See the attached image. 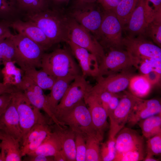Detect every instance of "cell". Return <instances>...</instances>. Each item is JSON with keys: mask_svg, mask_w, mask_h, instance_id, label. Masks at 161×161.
I'll return each instance as SVG.
<instances>
[{"mask_svg": "<svg viewBox=\"0 0 161 161\" xmlns=\"http://www.w3.org/2000/svg\"><path fill=\"white\" fill-rule=\"evenodd\" d=\"M6 156L4 151L1 149L0 153V161H6Z\"/></svg>", "mask_w": 161, "mask_h": 161, "instance_id": "9f6ffc18", "label": "cell"}, {"mask_svg": "<svg viewBox=\"0 0 161 161\" xmlns=\"http://www.w3.org/2000/svg\"><path fill=\"white\" fill-rule=\"evenodd\" d=\"M122 29L114 11H104L101 24L95 37L104 49H122Z\"/></svg>", "mask_w": 161, "mask_h": 161, "instance_id": "52a82bcc", "label": "cell"}, {"mask_svg": "<svg viewBox=\"0 0 161 161\" xmlns=\"http://www.w3.org/2000/svg\"><path fill=\"white\" fill-rule=\"evenodd\" d=\"M12 99L18 116L23 134L22 140L35 125H49L47 118L42 114L40 110L31 103L21 90L13 93Z\"/></svg>", "mask_w": 161, "mask_h": 161, "instance_id": "5b68a950", "label": "cell"}, {"mask_svg": "<svg viewBox=\"0 0 161 161\" xmlns=\"http://www.w3.org/2000/svg\"><path fill=\"white\" fill-rule=\"evenodd\" d=\"M19 14L36 12L49 8L47 0H9Z\"/></svg>", "mask_w": 161, "mask_h": 161, "instance_id": "d4e9b609", "label": "cell"}, {"mask_svg": "<svg viewBox=\"0 0 161 161\" xmlns=\"http://www.w3.org/2000/svg\"><path fill=\"white\" fill-rule=\"evenodd\" d=\"M52 131L49 125H46L38 137L29 144L21 147L22 157L27 155L37 149Z\"/></svg>", "mask_w": 161, "mask_h": 161, "instance_id": "e575fe53", "label": "cell"}, {"mask_svg": "<svg viewBox=\"0 0 161 161\" xmlns=\"http://www.w3.org/2000/svg\"><path fill=\"white\" fill-rule=\"evenodd\" d=\"M103 137L98 134L85 136L86 151L85 161H101L100 145Z\"/></svg>", "mask_w": 161, "mask_h": 161, "instance_id": "4dcf8cb0", "label": "cell"}, {"mask_svg": "<svg viewBox=\"0 0 161 161\" xmlns=\"http://www.w3.org/2000/svg\"><path fill=\"white\" fill-rule=\"evenodd\" d=\"M161 74L155 71L151 72L143 75L152 85L158 83L161 79Z\"/></svg>", "mask_w": 161, "mask_h": 161, "instance_id": "816d5d0a", "label": "cell"}, {"mask_svg": "<svg viewBox=\"0 0 161 161\" xmlns=\"http://www.w3.org/2000/svg\"><path fill=\"white\" fill-rule=\"evenodd\" d=\"M12 98L13 93H5L0 95V117L7 109Z\"/></svg>", "mask_w": 161, "mask_h": 161, "instance_id": "ee69618b", "label": "cell"}, {"mask_svg": "<svg viewBox=\"0 0 161 161\" xmlns=\"http://www.w3.org/2000/svg\"><path fill=\"white\" fill-rule=\"evenodd\" d=\"M24 94L31 103L43 110L52 120L55 118L48 107L46 95L43 90L29 78L24 75L20 83L16 86Z\"/></svg>", "mask_w": 161, "mask_h": 161, "instance_id": "5bb4252c", "label": "cell"}, {"mask_svg": "<svg viewBox=\"0 0 161 161\" xmlns=\"http://www.w3.org/2000/svg\"><path fill=\"white\" fill-rule=\"evenodd\" d=\"M69 46L73 55L78 61L82 75L97 77L98 76L99 63L96 57L86 49L67 40L66 42Z\"/></svg>", "mask_w": 161, "mask_h": 161, "instance_id": "2e32d148", "label": "cell"}, {"mask_svg": "<svg viewBox=\"0 0 161 161\" xmlns=\"http://www.w3.org/2000/svg\"><path fill=\"white\" fill-rule=\"evenodd\" d=\"M24 74L43 90H50L57 79L42 69L40 70L36 68L31 69L25 72Z\"/></svg>", "mask_w": 161, "mask_h": 161, "instance_id": "4316f807", "label": "cell"}, {"mask_svg": "<svg viewBox=\"0 0 161 161\" xmlns=\"http://www.w3.org/2000/svg\"><path fill=\"white\" fill-rule=\"evenodd\" d=\"M76 77L71 76L57 78L50 90V93L46 95L48 107L54 115L58 105Z\"/></svg>", "mask_w": 161, "mask_h": 161, "instance_id": "603a6c76", "label": "cell"}, {"mask_svg": "<svg viewBox=\"0 0 161 161\" xmlns=\"http://www.w3.org/2000/svg\"><path fill=\"white\" fill-rule=\"evenodd\" d=\"M138 0H121L113 11L122 28L127 24Z\"/></svg>", "mask_w": 161, "mask_h": 161, "instance_id": "f546056e", "label": "cell"}, {"mask_svg": "<svg viewBox=\"0 0 161 161\" xmlns=\"http://www.w3.org/2000/svg\"><path fill=\"white\" fill-rule=\"evenodd\" d=\"M19 90L15 86L0 82V95L5 93H13Z\"/></svg>", "mask_w": 161, "mask_h": 161, "instance_id": "f907efd6", "label": "cell"}, {"mask_svg": "<svg viewBox=\"0 0 161 161\" xmlns=\"http://www.w3.org/2000/svg\"><path fill=\"white\" fill-rule=\"evenodd\" d=\"M68 16L67 40L71 41L94 55L99 64L105 55L104 48L91 32L75 21Z\"/></svg>", "mask_w": 161, "mask_h": 161, "instance_id": "9c48e42d", "label": "cell"}, {"mask_svg": "<svg viewBox=\"0 0 161 161\" xmlns=\"http://www.w3.org/2000/svg\"><path fill=\"white\" fill-rule=\"evenodd\" d=\"M84 100L90 112L96 131L103 136L104 131L108 126L106 111L98 98L90 92L86 94Z\"/></svg>", "mask_w": 161, "mask_h": 161, "instance_id": "e0dca14e", "label": "cell"}, {"mask_svg": "<svg viewBox=\"0 0 161 161\" xmlns=\"http://www.w3.org/2000/svg\"><path fill=\"white\" fill-rule=\"evenodd\" d=\"M1 140V149L5 154L6 161L22 160V156L19 140L4 132Z\"/></svg>", "mask_w": 161, "mask_h": 161, "instance_id": "cb8c5ba5", "label": "cell"}, {"mask_svg": "<svg viewBox=\"0 0 161 161\" xmlns=\"http://www.w3.org/2000/svg\"><path fill=\"white\" fill-rule=\"evenodd\" d=\"M19 13L9 0H0V19L11 22Z\"/></svg>", "mask_w": 161, "mask_h": 161, "instance_id": "74e56055", "label": "cell"}, {"mask_svg": "<svg viewBox=\"0 0 161 161\" xmlns=\"http://www.w3.org/2000/svg\"><path fill=\"white\" fill-rule=\"evenodd\" d=\"M24 161H54L53 156H47L41 154L27 155Z\"/></svg>", "mask_w": 161, "mask_h": 161, "instance_id": "681fc988", "label": "cell"}, {"mask_svg": "<svg viewBox=\"0 0 161 161\" xmlns=\"http://www.w3.org/2000/svg\"><path fill=\"white\" fill-rule=\"evenodd\" d=\"M140 63V59L126 50L111 49L99 64L97 77L131 70L134 68L138 69Z\"/></svg>", "mask_w": 161, "mask_h": 161, "instance_id": "8992f818", "label": "cell"}, {"mask_svg": "<svg viewBox=\"0 0 161 161\" xmlns=\"http://www.w3.org/2000/svg\"><path fill=\"white\" fill-rule=\"evenodd\" d=\"M70 0H47L49 8L62 10L68 4Z\"/></svg>", "mask_w": 161, "mask_h": 161, "instance_id": "c3c4849f", "label": "cell"}, {"mask_svg": "<svg viewBox=\"0 0 161 161\" xmlns=\"http://www.w3.org/2000/svg\"><path fill=\"white\" fill-rule=\"evenodd\" d=\"M120 97L117 94H115L108 103L106 109L108 116L113 112L118 105L120 100Z\"/></svg>", "mask_w": 161, "mask_h": 161, "instance_id": "7dc6e473", "label": "cell"}, {"mask_svg": "<svg viewBox=\"0 0 161 161\" xmlns=\"http://www.w3.org/2000/svg\"><path fill=\"white\" fill-rule=\"evenodd\" d=\"M151 85L143 75H134L129 85L132 94L137 97L145 96L150 92Z\"/></svg>", "mask_w": 161, "mask_h": 161, "instance_id": "1f68e13d", "label": "cell"}, {"mask_svg": "<svg viewBox=\"0 0 161 161\" xmlns=\"http://www.w3.org/2000/svg\"><path fill=\"white\" fill-rule=\"evenodd\" d=\"M51 129L56 134L68 161H76L75 132L67 126L55 124Z\"/></svg>", "mask_w": 161, "mask_h": 161, "instance_id": "44dd1931", "label": "cell"}, {"mask_svg": "<svg viewBox=\"0 0 161 161\" xmlns=\"http://www.w3.org/2000/svg\"><path fill=\"white\" fill-rule=\"evenodd\" d=\"M150 38L159 47H161V15L155 16L149 22L143 35Z\"/></svg>", "mask_w": 161, "mask_h": 161, "instance_id": "d6a6232c", "label": "cell"}, {"mask_svg": "<svg viewBox=\"0 0 161 161\" xmlns=\"http://www.w3.org/2000/svg\"><path fill=\"white\" fill-rule=\"evenodd\" d=\"M13 61H5L3 63L4 67L1 70L3 83L16 86L20 83L24 75V72L15 65Z\"/></svg>", "mask_w": 161, "mask_h": 161, "instance_id": "83f0119b", "label": "cell"}, {"mask_svg": "<svg viewBox=\"0 0 161 161\" xmlns=\"http://www.w3.org/2000/svg\"><path fill=\"white\" fill-rule=\"evenodd\" d=\"M41 68L57 78L82 75L72 55L65 49L58 48L49 53H44Z\"/></svg>", "mask_w": 161, "mask_h": 161, "instance_id": "3957f363", "label": "cell"}, {"mask_svg": "<svg viewBox=\"0 0 161 161\" xmlns=\"http://www.w3.org/2000/svg\"><path fill=\"white\" fill-rule=\"evenodd\" d=\"M100 145L101 160L113 161L116 154L115 138L109 137L106 142L101 143Z\"/></svg>", "mask_w": 161, "mask_h": 161, "instance_id": "8d00e7d4", "label": "cell"}, {"mask_svg": "<svg viewBox=\"0 0 161 161\" xmlns=\"http://www.w3.org/2000/svg\"><path fill=\"white\" fill-rule=\"evenodd\" d=\"M11 37L15 48L13 61L24 72L31 69L41 68L44 48L21 34H12Z\"/></svg>", "mask_w": 161, "mask_h": 161, "instance_id": "7a4b0ae2", "label": "cell"}, {"mask_svg": "<svg viewBox=\"0 0 161 161\" xmlns=\"http://www.w3.org/2000/svg\"><path fill=\"white\" fill-rule=\"evenodd\" d=\"M56 118L61 126H67L85 137L95 134L101 136L97 133L94 127L90 112L84 100Z\"/></svg>", "mask_w": 161, "mask_h": 161, "instance_id": "277c9868", "label": "cell"}, {"mask_svg": "<svg viewBox=\"0 0 161 161\" xmlns=\"http://www.w3.org/2000/svg\"><path fill=\"white\" fill-rule=\"evenodd\" d=\"M11 35L5 38L0 43V65L5 61L13 60L15 48Z\"/></svg>", "mask_w": 161, "mask_h": 161, "instance_id": "d590c367", "label": "cell"}, {"mask_svg": "<svg viewBox=\"0 0 161 161\" xmlns=\"http://www.w3.org/2000/svg\"><path fill=\"white\" fill-rule=\"evenodd\" d=\"M1 148V143H0V149Z\"/></svg>", "mask_w": 161, "mask_h": 161, "instance_id": "91938a15", "label": "cell"}, {"mask_svg": "<svg viewBox=\"0 0 161 161\" xmlns=\"http://www.w3.org/2000/svg\"><path fill=\"white\" fill-rule=\"evenodd\" d=\"M146 0H138L127 24L123 28L128 35H143L148 24L146 14Z\"/></svg>", "mask_w": 161, "mask_h": 161, "instance_id": "ffe728a7", "label": "cell"}, {"mask_svg": "<svg viewBox=\"0 0 161 161\" xmlns=\"http://www.w3.org/2000/svg\"><path fill=\"white\" fill-rule=\"evenodd\" d=\"M10 22L5 20L0 21V38H5L12 35L10 30Z\"/></svg>", "mask_w": 161, "mask_h": 161, "instance_id": "bcb514c9", "label": "cell"}, {"mask_svg": "<svg viewBox=\"0 0 161 161\" xmlns=\"http://www.w3.org/2000/svg\"><path fill=\"white\" fill-rule=\"evenodd\" d=\"M146 154L153 156L161 153V132L148 139L146 143Z\"/></svg>", "mask_w": 161, "mask_h": 161, "instance_id": "60d3db41", "label": "cell"}, {"mask_svg": "<svg viewBox=\"0 0 161 161\" xmlns=\"http://www.w3.org/2000/svg\"><path fill=\"white\" fill-rule=\"evenodd\" d=\"M61 149V144L56 134L52 131L41 145L35 151L27 155L41 154L53 157L58 151Z\"/></svg>", "mask_w": 161, "mask_h": 161, "instance_id": "484cf974", "label": "cell"}, {"mask_svg": "<svg viewBox=\"0 0 161 161\" xmlns=\"http://www.w3.org/2000/svg\"><path fill=\"white\" fill-rule=\"evenodd\" d=\"M121 0H98L96 2L104 11H113Z\"/></svg>", "mask_w": 161, "mask_h": 161, "instance_id": "f6af8a7d", "label": "cell"}, {"mask_svg": "<svg viewBox=\"0 0 161 161\" xmlns=\"http://www.w3.org/2000/svg\"><path fill=\"white\" fill-rule=\"evenodd\" d=\"M143 160L144 161H158L159 160L158 159L154 157V156L147 154Z\"/></svg>", "mask_w": 161, "mask_h": 161, "instance_id": "db71d44e", "label": "cell"}, {"mask_svg": "<svg viewBox=\"0 0 161 161\" xmlns=\"http://www.w3.org/2000/svg\"><path fill=\"white\" fill-rule=\"evenodd\" d=\"M3 131L20 142L23 134L20 127L17 111L13 99L7 109L0 117Z\"/></svg>", "mask_w": 161, "mask_h": 161, "instance_id": "d6986e66", "label": "cell"}, {"mask_svg": "<svg viewBox=\"0 0 161 161\" xmlns=\"http://www.w3.org/2000/svg\"><path fill=\"white\" fill-rule=\"evenodd\" d=\"M161 113V103L157 99L143 100L136 96L134 105L127 123L130 126L148 117Z\"/></svg>", "mask_w": 161, "mask_h": 161, "instance_id": "9a60e30c", "label": "cell"}, {"mask_svg": "<svg viewBox=\"0 0 161 161\" xmlns=\"http://www.w3.org/2000/svg\"><path fill=\"white\" fill-rule=\"evenodd\" d=\"M92 86L82 75L76 77L58 105L54 114L55 117L84 100Z\"/></svg>", "mask_w": 161, "mask_h": 161, "instance_id": "8fae6325", "label": "cell"}, {"mask_svg": "<svg viewBox=\"0 0 161 161\" xmlns=\"http://www.w3.org/2000/svg\"><path fill=\"white\" fill-rule=\"evenodd\" d=\"M132 70L123 71L104 76L96 77L97 83L93 89L117 94L124 91L129 86L135 75Z\"/></svg>", "mask_w": 161, "mask_h": 161, "instance_id": "4fadbf2b", "label": "cell"}, {"mask_svg": "<svg viewBox=\"0 0 161 161\" xmlns=\"http://www.w3.org/2000/svg\"><path fill=\"white\" fill-rule=\"evenodd\" d=\"M125 92L116 108L108 116L110 121L109 138H115L117 134L124 127L134 105L136 96L129 92Z\"/></svg>", "mask_w": 161, "mask_h": 161, "instance_id": "7c38bea8", "label": "cell"}, {"mask_svg": "<svg viewBox=\"0 0 161 161\" xmlns=\"http://www.w3.org/2000/svg\"><path fill=\"white\" fill-rule=\"evenodd\" d=\"M53 157L54 161H68L66 156L62 149L58 151L53 156Z\"/></svg>", "mask_w": 161, "mask_h": 161, "instance_id": "f5cc1de1", "label": "cell"}, {"mask_svg": "<svg viewBox=\"0 0 161 161\" xmlns=\"http://www.w3.org/2000/svg\"><path fill=\"white\" fill-rule=\"evenodd\" d=\"M98 0H76L74 4L90 3L96 2Z\"/></svg>", "mask_w": 161, "mask_h": 161, "instance_id": "11a10c76", "label": "cell"}, {"mask_svg": "<svg viewBox=\"0 0 161 161\" xmlns=\"http://www.w3.org/2000/svg\"><path fill=\"white\" fill-rule=\"evenodd\" d=\"M127 35L123 38V46L126 50L141 62L147 59L161 60V48L148 40L143 35Z\"/></svg>", "mask_w": 161, "mask_h": 161, "instance_id": "30bf717a", "label": "cell"}, {"mask_svg": "<svg viewBox=\"0 0 161 161\" xmlns=\"http://www.w3.org/2000/svg\"><path fill=\"white\" fill-rule=\"evenodd\" d=\"M104 12L97 2L74 4L68 16L84 27L95 37L101 24Z\"/></svg>", "mask_w": 161, "mask_h": 161, "instance_id": "ba28073f", "label": "cell"}, {"mask_svg": "<svg viewBox=\"0 0 161 161\" xmlns=\"http://www.w3.org/2000/svg\"><path fill=\"white\" fill-rule=\"evenodd\" d=\"M138 123L143 136L148 139L161 132V113L141 120Z\"/></svg>", "mask_w": 161, "mask_h": 161, "instance_id": "f1b7e54d", "label": "cell"}, {"mask_svg": "<svg viewBox=\"0 0 161 161\" xmlns=\"http://www.w3.org/2000/svg\"><path fill=\"white\" fill-rule=\"evenodd\" d=\"M10 27L27 37L44 48L45 50L53 45L43 32L34 23L17 19L10 22Z\"/></svg>", "mask_w": 161, "mask_h": 161, "instance_id": "ac0fdd59", "label": "cell"}, {"mask_svg": "<svg viewBox=\"0 0 161 161\" xmlns=\"http://www.w3.org/2000/svg\"><path fill=\"white\" fill-rule=\"evenodd\" d=\"M145 7L148 22L156 16L161 14V0H146Z\"/></svg>", "mask_w": 161, "mask_h": 161, "instance_id": "b9f144b4", "label": "cell"}, {"mask_svg": "<svg viewBox=\"0 0 161 161\" xmlns=\"http://www.w3.org/2000/svg\"><path fill=\"white\" fill-rule=\"evenodd\" d=\"M161 60L155 59H147L142 61L138 68L142 75L155 71L161 74Z\"/></svg>", "mask_w": 161, "mask_h": 161, "instance_id": "f35d334b", "label": "cell"}, {"mask_svg": "<svg viewBox=\"0 0 161 161\" xmlns=\"http://www.w3.org/2000/svg\"><path fill=\"white\" fill-rule=\"evenodd\" d=\"M3 133V126L0 122V140H1Z\"/></svg>", "mask_w": 161, "mask_h": 161, "instance_id": "6f0895ef", "label": "cell"}, {"mask_svg": "<svg viewBox=\"0 0 161 161\" xmlns=\"http://www.w3.org/2000/svg\"><path fill=\"white\" fill-rule=\"evenodd\" d=\"M75 141L76 161H85L86 151L85 137L81 133H75Z\"/></svg>", "mask_w": 161, "mask_h": 161, "instance_id": "ab89813d", "label": "cell"}, {"mask_svg": "<svg viewBox=\"0 0 161 161\" xmlns=\"http://www.w3.org/2000/svg\"><path fill=\"white\" fill-rule=\"evenodd\" d=\"M46 125L47 124H37L33 126L25 137L22 140V146L29 144L37 138Z\"/></svg>", "mask_w": 161, "mask_h": 161, "instance_id": "7bdbcfd3", "label": "cell"}, {"mask_svg": "<svg viewBox=\"0 0 161 161\" xmlns=\"http://www.w3.org/2000/svg\"><path fill=\"white\" fill-rule=\"evenodd\" d=\"M144 143H141L125 152L116 153L113 161H139L144 158Z\"/></svg>", "mask_w": 161, "mask_h": 161, "instance_id": "836d02e7", "label": "cell"}, {"mask_svg": "<svg viewBox=\"0 0 161 161\" xmlns=\"http://www.w3.org/2000/svg\"><path fill=\"white\" fill-rule=\"evenodd\" d=\"M22 15L40 28L53 45L67 41L68 16L62 10L48 8Z\"/></svg>", "mask_w": 161, "mask_h": 161, "instance_id": "6da1fadb", "label": "cell"}, {"mask_svg": "<svg viewBox=\"0 0 161 161\" xmlns=\"http://www.w3.org/2000/svg\"><path fill=\"white\" fill-rule=\"evenodd\" d=\"M1 76H2V75L1 72V70L0 69V78H1Z\"/></svg>", "mask_w": 161, "mask_h": 161, "instance_id": "680465c9", "label": "cell"}, {"mask_svg": "<svg viewBox=\"0 0 161 161\" xmlns=\"http://www.w3.org/2000/svg\"><path fill=\"white\" fill-rule=\"evenodd\" d=\"M116 153L127 151L144 143L143 137L135 130L124 127L115 137Z\"/></svg>", "mask_w": 161, "mask_h": 161, "instance_id": "7402d4cb", "label": "cell"}]
</instances>
